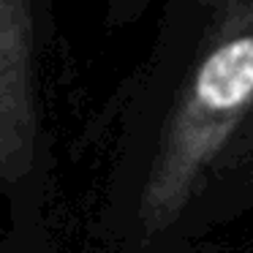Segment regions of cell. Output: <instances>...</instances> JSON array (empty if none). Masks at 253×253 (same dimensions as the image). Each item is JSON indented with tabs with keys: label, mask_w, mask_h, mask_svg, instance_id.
<instances>
[{
	"label": "cell",
	"mask_w": 253,
	"mask_h": 253,
	"mask_svg": "<svg viewBox=\"0 0 253 253\" xmlns=\"http://www.w3.org/2000/svg\"><path fill=\"white\" fill-rule=\"evenodd\" d=\"M253 112V0L153 36L98 123L84 253H193L191 218Z\"/></svg>",
	"instance_id": "obj_1"
},
{
	"label": "cell",
	"mask_w": 253,
	"mask_h": 253,
	"mask_svg": "<svg viewBox=\"0 0 253 253\" xmlns=\"http://www.w3.org/2000/svg\"><path fill=\"white\" fill-rule=\"evenodd\" d=\"M39 41V0H0V196L28 215H49L52 202L41 128Z\"/></svg>",
	"instance_id": "obj_2"
},
{
	"label": "cell",
	"mask_w": 253,
	"mask_h": 253,
	"mask_svg": "<svg viewBox=\"0 0 253 253\" xmlns=\"http://www.w3.org/2000/svg\"><path fill=\"white\" fill-rule=\"evenodd\" d=\"M253 210V112L242 123L240 133L223 158L218 161L207 188L202 191L191 218V248H202L218 231L234 226L245 212Z\"/></svg>",
	"instance_id": "obj_3"
},
{
	"label": "cell",
	"mask_w": 253,
	"mask_h": 253,
	"mask_svg": "<svg viewBox=\"0 0 253 253\" xmlns=\"http://www.w3.org/2000/svg\"><path fill=\"white\" fill-rule=\"evenodd\" d=\"M231 0H164L153 36H180L196 25L207 22Z\"/></svg>",
	"instance_id": "obj_4"
},
{
	"label": "cell",
	"mask_w": 253,
	"mask_h": 253,
	"mask_svg": "<svg viewBox=\"0 0 253 253\" xmlns=\"http://www.w3.org/2000/svg\"><path fill=\"white\" fill-rule=\"evenodd\" d=\"M153 3L155 0H106L104 28L109 30V33H120L128 25L136 22V19H142Z\"/></svg>",
	"instance_id": "obj_5"
}]
</instances>
